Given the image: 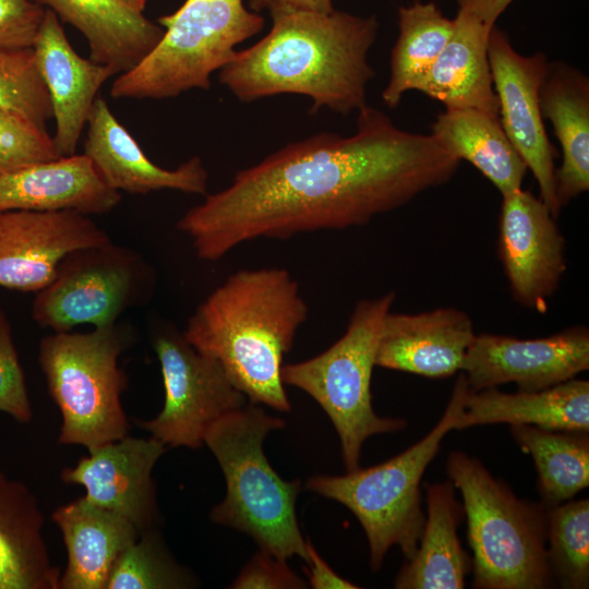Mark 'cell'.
<instances>
[{
	"mask_svg": "<svg viewBox=\"0 0 589 589\" xmlns=\"http://www.w3.org/2000/svg\"><path fill=\"white\" fill-rule=\"evenodd\" d=\"M33 491L0 469V589H59Z\"/></svg>",
	"mask_w": 589,
	"mask_h": 589,
	"instance_id": "obj_25",
	"label": "cell"
},
{
	"mask_svg": "<svg viewBox=\"0 0 589 589\" xmlns=\"http://www.w3.org/2000/svg\"><path fill=\"white\" fill-rule=\"evenodd\" d=\"M491 28L458 10L447 45L417 91L445 109H477L500 118L488 57Z\"/></svg>",
	"mask_w": 589,
	"mask_h": 589,
	"instance_id": "obj_26",
	"label": "cell"
},
{
	"mask_svg": "<svg viewBox=\"0 0 589 589\" xmlns=\"http://www.w3.org/2000/svg\"><path fill=\"white\" fill-rule=\"evenodd\" d=\"M454 29L432 1L414 0L398 10V37L390 52L389 80L382 92L383 103L396 108L404 95L417 91L447 45Z\"/></svg>",
	"mask_w": 589,
	"mask_h": 589,
	"instance_id": "obj_29",
	"label": "cell"
},
{
	"mask_svg": "<svg viewBox=\"0 0 589 589\" xmlns=\"http://www.w3.org/2000/svg\"><path fill=\"white\" fill-rule=\"evenodd\" d=\"M394 300L393 291L360 300L337 341L313 358L281 368L283 383L310 395L333 422L347 471L359 468L362 445L370 436L406 426L404 419L377 416L371 395L377 346Z\"/></svg>",
	"mask_w": 589,
	"mask_h": 589,
	"instance_id": "obj_8",
	"label": "cell"
},
{
	"mask_svg": "<svg viewBox=\"0 0 589 589\" xmlns=\"http://www.w3.org/2000/svg\"><path fill=\"white\" fill-rule=\"evenodd\" d=\"M121 201L92 160L71 155L34 164L0 176V213L71 209L87 215L107 214Z\"/></svg>",
	"mask_w": 589,
	"mask_h": 589,
	"instance_id": "obj_20",
	"label": "cell"
},
{
	"mask_svg": "<svg viewBox=\"0 0 589 589\" xmlns=\"http://www.w3.org/2000/svg\"><path fill=\"white\" fill-rule=\"evenodd\" d=\"M133 339L125 324L89 333H52L38 346V362L62 424L58 443L91 450L128 435L121 405L128 376L118 360Z\"/></svg>",
	"mask_w": 589,
	"mask_h": 589,
	"instance_id": "obj_7",
	"label": "cell"
},
{
	"mask_svg": "<svg viewBox=\"0 0 589 589\" xmlns=\"http://www.w3.org/2000/svg\"><path fill=\"white\" fill-rule=\"evenodd\" d=\"M165 400L151 420L134 422L167 447L200 448L207 429L219 418L245 405L247 397L220 363L196 350L173 327L154 333Z\"/></svg>",
	"mask_w": 589,
	"mask_h": 589,
	"instance_id": "obj_11",
	"label": "cell"
},
{
	"mask_svg": "<svg viewBox=\"0 0 589 589\" xmlns=\"http://www.w3.org/2000/svg\"><path fill=\"white\" fill-rule=\"evenodd\" d=\"M230 588L302 589L306 582L289 568L286 560L260 550L241 569Z\"/></svg>",
	"mask_w": 589,
	"mask_h": 589,
	"instance_id": "obj_37",
	"label": "cell"
},
{
	"mask_svg": "<svg viewBox=\"0 0 589 589\" xmlns=\"http://www.w3.org/2000/svg\"><path fill=\"white\" fill-rule=\"evenodd\" d=\"M430 134L447 153L473 165L502 196L522 188L528 168L500 118L477 109H445Z\"/></svg>",
	"mask_w": 589,
	"mask_h": 589,
	"instance_id": "obj_28",
	"label": "cell"
},
{
	"mask_svg": "<svg viewBox=\"0 0 589 589\" xmlns=\"http://www.w3.org/2000/svg\"><path fill=\"white\" fill-rule=\"evenodd\" d=\"M508 423L555 431H589V382L572 378L540 390L469 388L454 430Z\"/></svg>",
	"mask_w": 589,
	"mask_h": 589,
	"instance_id": "obj_22",
	"label": "cell"
},
{
	"mask_svg": "<svg viewBox=\"0 0 589 589\" xmlns=\"http://www.w3.org/2000/svg\"><path fill=\"white\" fill-rule=\"evenodd\" d=\"M588 368L589 330L573 326L532 339L476 334L461 371L471 390L507 383L520 390H540L575 378Z\"/></svg>",
	"mask_w": 589,
	"mask_h": 589,
	"instance_id": "obj_13",
	"label": "cell"
},
{
	"mask_svg": "<svg viewBox=\"0 0 589 589\" xmlns=\"http://www.w3.org/2000/svg\"><path fill=\"white\" fill-rule=\"evenodd\" d=\"M446 473L462 496L472 550L473 587L543 589L553 574L543 504L518 498L477 458L452 452Z\"/></svg>",
	"mask_w": 589,
	"mask_h": 589,
	"instance_id": "obj_5",
	"label": "cell"
},
{
	"mask_svg": "<svg viewBox=\"0 0 589 589\" xmlns=\"http://www.w3.org/2000/svg\"><path fill=\"white\" fill-rule=\"evenodd\" d=\"M125 5L136 12L143 13L148 0H121Z\"/></svg>",
	"mask_w": 589,
	"mask_h": 589,
	"instance_id": "obj_41",
	"label": "cell"
},
{
	"mask_svg": "<svg viewBox=\"0 0 589 589\" xmlns=\"http://www.w3.org/2000/svg\"><path fill=\"white\" fill-rule=\"evenodd\" d=\"M513 1L514 0H456L459 10H464L474 15L490 28L496 24L500 15Z\"/></svg>",
	"mask_w": 589,
	"mask_h": 589,
	"instance_id": "obj_40",
	"label": "cell"
},
{
	"mask_svg": "<svg viewBox=\"0 0 589 589\" xmlns=\"http://www.w3.org/2000/svg\"><path fill=\"white\" fill-rule=\"evenodd\" d=\"M474 336L471 317L454 306L417 314L389 311L375 365L431 378L449 377L461 371Z\"/></svg>",
	"mask_w": 589,
	"mask_h": 589,
	"instance_id": "obj_18",
	"label": "cell"
},
{
	"mask_svg": "<svg viewBox=\"0 0 589 589\" xmlns=\"http://www.w3.org/2000/svg\"><path fill=\"white\" fill-rule=\"evenodd\" d=\"M488 57L502 128L533 173L539 197L557 218L562 208L556 196V152L548 137L539 100L549 59L541 51L520 55L496 24L490 31Z\"/></svg>",
	"mask_w": 589,
	"mask_h": 589,
	"instance_id": "obj_12",
	"label": "cell"
},
{
	"mask_svg": "<svg viewBox=\"0 0 589 589\" xmlns=\"http://www.w3.org/2000/svg\"><path fill=\"white\" fill-rule=\"evenodd\" d=\"M254 12L268 10L271 15L283 12H313L327 14L334 11L332 0H250Z\"/></svg>",
	"mask_w": 589,
	"mask_h": 589,
	"instance_id": "obj_39",
	"label": "cell"
},
{
	"mask_svg": "<svg viewBox=\"0 0 589 589\" xmlns=\"http://www.w3.org/2000/svg\"><path fill=\"white\" fill-rule=\"evenodd\" d=\"M195 577L181 566L156 528L145 530L116 560L106 589H184Z\"/></svg>",
	"mask_w": 589,
	"mask_h": 589,
	"instance_id": "obj_32",
	"label": "cell"
},
{
	"mask_svg": "<svg viewBox=\"0 0 589 589\" xmlns=\"http://www.w3.org/2000/svg\"><path fill=\"white\" fill-rule=\"evenodd\" d=\"M548 561L563 588L589 585V500L545 507Z\"/></svg>",
	"mask_w": 589,
	"mask_h": 589,
	"instance_id": "obj_31",
	"label": "cell"
},
{
	"mask_svg": "<svg viewBox=\"0 0 589 589\" xmlns=\"http://www.w3.org/2000/svg\"><path fill=\"white\" fill-rule=\"evenodd\" d=\"M32 48L51 101L56 149L61 157L74 155L98 91L116 73L81 57L49 9Z\"/></svg>",
	"mask_w": 589,
	"mask_h": 589,
	"instance_id": "obj_17",
	"label": "cell"
},
{
	"mask_svg": "<svg viewBox=\"0 0 589 589\" xmlns=\"http://www.w3.org/2000/svg\"><path fill=\"white\" fill-rule=\"evenodd\" d=\"M285 428L255 404L244 405L216 420L205 432L204 444L217 459L226 495L211 510V519L247 533L260 550L288 560H306L304 540L296 515L301 481H286L272 468L264 450L266 435Z\"/></svg>",
	"mask_w": 589,
	"mask_h": 589,
	"instance_id": "obj_4",
	"label": "cell"
},
{
	"mask_svg": "<svg viewBox=\"0 0 589 589\" xmlns=\"http://www.w3.org/2000/svg\"><path fill=\"white\" fill-rule=\"evenodd\" d=\"M60 157L45 128L0 107V176Z\"/></svg>",
	"mask_w": 589,
	"mask_h": 589,
	"instance_id": "obj_34",
	"label": "cell"
},
{
	"mask_svg": "<svg viewBox=\"0 0 589 589\" xmlns=\"http://www.w3.org/2000/svg\"><path fill=\"white\" fill-rule=\"evenodd\" d=\"M86 127L83 154L111 189L132 194L160 190L206 194L208 172L199 156L176 169L157 166L117 120L103 97L95 99Z\"/></svg>",
	"mask_w": 589,
	"mask_h": 589,
	"instance_id": "obj_19",
	"label": "cell"
},
{
	"mask_svg": "<svg viewBox=\"0 0 589 589\" xmlns=\"http://www.w3.org/2000/svg\"><path fill=\"white\" fill-rule=\"evenodd\" d=\"M468 390V382L461 373L438 422L402 453L344 476H315L306 481L308 490L339 502L359 520L368 538L372 570L380 569L393 545L401 550L406 560L414 555L425 521L421 479L437 455L442 440L454 430Z\"/></svg>",
	"mask_w": 589,
	"mask_h": 589,
	"instance_id": "obj_6",
	"label": "cell"
},
{
	"mask_svg": "<svg viewBox=\"0 0 589 589\" xmlns=\"http://www.w3.org/2000/svg\"><path fill=\"white\" fill-rule=\"evenodd\" d=\"M0 412L20 423L33 419L24 372L14 345L9 318L0 304Z\"/></svg>",
	"mask_w": 589,
	"mask_h": 589,
	"instance_id": "obj_35",
	"label": "cell"
},
{
	"mask_svg": "<svg viewBox=\"0 0 589 589\" xmlns=\"http://www.w3.org/2000/svg\"><path fill=\"white\" fill-rule=\"evenodd\" d=\"M45 13L32 0H0V48L33 47Z\"/></svg>",
	"mask_w": 589,
	"mask_h": 589,
	"instance_id": "obj_36",
	"label": "cell"
},
{
	"mask_svg": "<svg viewBox=\"0 0 589 589\" xmlns=\"http://www.w3.org/2000/svg\"><path fill=\"white\" fill-rule=\"evenodd\" d=\"M51 518L68 554L59 589H106L116 560L140 536L130 520L84 496L57 507Z\"/></svg>",
	"mask_w": 589,
	"mask_h": 589,
	"instance_id": "obj_21",
	"label": "cell"
},
{
	"mask_svg": "<svg viewBox=\"0 0 589 589\" xmlns=\"http://www.w3.org/2000/svg\"><path fill=\"white\" fill-rule=\"evenodd\" d=\"M269 33L220 69L219 81L239 100L301 94L311 112L326 107L349 115L366 105L375 72L368 55L376 40L375 15L333 11L272 15Z\"/></svg>",
	"mask_w": 589,
	"mask_h": 589,
	"instance_id": "obj_2",
	"label": "cell"
},
{
	"mask_svg": "<svg viewBox=\"0 0 589 589\" xmlns=\"http://www.w3.org/2000/svg\"><path fill=\"white\" fill-rule=\"evenodd\" d=\"M155 281L154 268L132 249L112 241L81 248L65 255L51 283L36 292L32 317L53 333L113 325L149 300Z\"/></svg>",
	"mask_w": 589,
	"mask_h": 589,
	"instance_id": "obj_10",
	"label": "cell"
},
{
	"mask_svg": "<svg viewBox=\"0 0 589 589\" xmlns=\"http://www.w3.org/2000/svg\"><path fill=\"white\" fill-rule=\"evenodd\" d=\"M308 314L286 268L240 269L197 305L182 335L217 360L251 404L289 411L283 360Z\"/></svg>",
	"mask_w": 589,
	"mask_h": 589,
	"instance_id": "obj_3",
	"label": "cell"
},
{
	"mask_svg": "<svg viewBox=\"0 0 589 589\" xmlns=\"http://www.w3.org/2000/svg\"><path fill=\"white\" fill-rule=\"evenodd\" d=\"M539 100L542 117L552 123L562 148L555 181L563 208L589 190V79L569 63L549 61Z\"/></svg>",
	"mask_w": 589,
	"mask_h": 589,
	"instance_id": "obj_23",
	"label": "cell"
},
{
	"mask_svg": "<svg viewBox=\"0 0 589 589\" xmlns=\"http://www.w3.org/2000/svg\"><path fill=\"white\" fill-rule=\"evenodd\" d=\"M459 165L431 134L405 131L365 105L353 134L287 144L206 195L177 228L200 260L215 262L260 238L364 226L447 183Z\"/></svg>",
	"mask_w": 589,
	"mask_h": 589,
	"instance_id": "obj_1",
	"label": "cell"
},
{
	"mask_svg": "<svg viewBox=\"0 0 589 589\" xmlns=\"http://www.w3.org/2000/svg\"><path fill=\"white\" fill-rule=\"evenodd\" d=\"M0 107L46 129L52 118L48 91L33 48H0Z\"/></svg>",
	"mask_w": 589,
	"mask_h": 589,
	"instance_id": "obj_33",
	"label": "cell"
},
{
	"mask_svg": "<svg viewBox=\"0 0 589 589\" xmlns=\"http://www.w3.org/2000/svg\"><path fill=\"white\" fill-rule=\"evenodd\" d=\"M426 516L414 555L398 573V589H461L471 562L457 529L465 512L450 481L426 486Z\"/></svg>",
	"mask_w": 589,
	"mask_h": 589,
	"instance_id": "obj_27",
	"label": "cell"
},
{
	"mask_svg": "<svg viewBox=\"0 0 589 589\" xmlns=\"http://www.w3.org/2000/svg\"><path fill=\"white\" fill-rule=\"evenodd\" d=\"M167 448L152 436L125 435L88 450L74 467L61 471V479L84 486L85 500L123 516L141 533L159 521L152 474Z\"/></svg>",
	"mask_w": 589,
	"mask_h": 589,
	"instance_id": "obj_16",
	"label": "cell"
},
{
	"mask_svg": "<svg viewBox=\"0 0 589 589\" xmlns=\"http://www.w3.org/2000/svg\"><path fill=\"white\" fill-rule=\"evenodd\" d=\"M109 241L91 215L77 211L0 213V287L38 292L65 255Z\"/></svg>",
	"mask_w": 589,
	"mask_h": 589,
	"instance_id": "obj_15",
	"label": "cell"
},
{
	"mask_svg": "<svg viewBox=\"0 0 589 589\" xmlns=\"http://www.w3.org/2000/svg\"><path fill=\"white\" fill-rule=\"evenodd\" d=\"M306 563L309 584L314 589H357L356 584L336 574L322 558L313 544L306 541Z\"/></svg>",
	"mask_w": 589,
	"mask_h": 589,
	"instance_id": "obj_38",
	"label": "cell"
},
{
	"mask_svg": "<svg viewBox=\"0 0 589 589\" xmlns=\"http://www.w3.org/2000/svg\"><path fill=\"white\" fill-rule=\"evenodd\" d=\"M502 197L497 251L510 292L544 312L566 271L564 237L540 197L522 188Z\"/></svg>",
	"mask_w": 589,
	"mask_h": 589,
	"instance_id": "obj_14",
	"label": "cell"
},
{
	"mask_svg": "<svg viewBox=\"0 0 589 589\" xmlns=\"http://www.w3.org/2000/svg\"><path fill=\"white\" fill-rule=\"evenodd\" d=\"M51 10L86 39L89 58L116 74L136 67L160 40L164 29L121 0H32Z\"/></svg>",
	"mask_w": 589,
	"mask_h": 589,
	"instance_id": "obj_24",
	"label": "cell"
},
{
	"mask_svg": "<svg viewBox=\"0 0 589 589\" xmlns=\"http://www.w3.org/2000/svg\"><path fill=\"white\" fill-rule=\"evenodd\" d=\"M517 445L532 457L545 507L572 500L589 485L588 432L510 425Z\"/></svg>",
	"mask_w": 589,
	"mask_h": 589,
	"instance_id": "obj_30",
	"label": "cell"
},
{
	"mask_svg": "<svg viewBox=\"0 0 589 589\" xmlns=\"http://www.w3.org/2000/svg\"><path fill=\"white\" fill-rule=\"evenodd\" d=\"M264 17L242 0H185L158 19L164 34L133 69L119 74L113 98L165 99L193 88L209 89L211 75L236 56L237 45L264 27Z\"/></svg>",
	"mask_w": 589,
	"mask_h": 589,
	"instance_id": "obj_9",
	"label": "cell"
}]
</instances>
